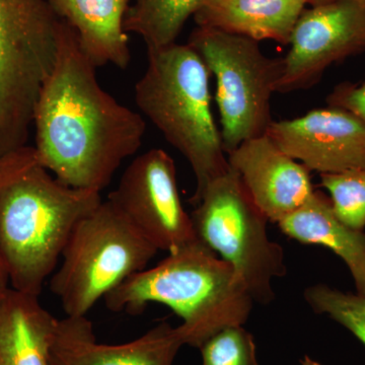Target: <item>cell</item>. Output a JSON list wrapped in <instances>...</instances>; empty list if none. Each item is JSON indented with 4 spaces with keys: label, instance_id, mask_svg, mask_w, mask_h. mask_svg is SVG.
<instances>
[{
    "label": "cell",
    "instance_id": "1",
    "mask_svg": "<svg viewBox=\"0 0 365 365\" xmlns=\"http://www.w3.org/2000/svg\"><path fill=\"white\" fill-rule=\"evenodd\" d=\"M96 69L74 31L60 20L56 58L34 110V148L60 182L101 193L140 148L146 124L102 88Z\"/></svg>",
    "mask_w": 365,
    "mask_h": 365
},
{
    "label": "cell",
    "instance_id": "2",
    "mask_svg": "<svg viewBox=\"0 0 365 365\" xmlns=\"http://www.w3.org/2000/svg\"><path fill=\"white\" fill-rule=\"evenodd\" d=\"M102 201L53 178L34 146L0 155V253L11 288L40 297L72 230Z\"/></svg>",
    "mask_w": 365,
    "mask_h": 365
},
{
    "label": "cell",
    "instance_id": "3",
    "mask_svg": "<svg viewBox=\"0 0 365 365\" xmlns=\"http://www.w3.org/2000/svg\"><path fill=\"white\" fill-rule=\"evenodd\" d=\"M104 299L117 313L139 314L151 302L169 307L182 319L176 330L182 345L197 349L222 329L244 326L255 304L232 266L199 239L127 278Z\"/></svg>",
    "mask_w": 365,
    "mask_h": 365
},
{
    "label": "cell",
    "instance_id": "4",
    "mask_svg": "<svg viewBox=\"0 0 365 365\" xmlns=\"http://www.w3.org/2000/svg\"><path fill=\"white\" fill-rule=\"evenodd\" d=\"M210 76L191 46L175 43L148 51V67L134 88L139 111L191 165V204L230 167L211 108Z\"/></svg>",
    "mask_w": 365,
    "mask_h": 365
},
{
    "label": "cell",
    "instance_id": "5",
    "mask_svg": "<svg viewBox=\"0 0 365 365\" xmlns=\"http://www.w3.org/2000/svg\"><path fill=\"white\" fill-rule=\"evenodd\" d=\"M158 252L107 199L72 230L50 288L67 317L86 316Z\"/></svg>",
    "mask_w": 365,
    "mask_h": 365
},
{
    "label": "cell",
    "instance_id": "6",
    "mask_svg": "<svg viewBox=\"0 0 365 365\" xmlns=\"http://www.w3.org/2000/svg\"><path fill=\"white\" fill-rule=\"evenodd\" d=\"M197 237L227 262L255 302L275 299L272 283L287 275L284 250L271 241L266 215L232 167L210 182L193 203Z\"/></svg>",
    "mask_w": 365,
    "mask_h": 365
},
{
    "label": "cell",
    "instance_id": "7",
    "mask_svg": "<svg viewBox=\"0 0 365 365\" xmlns=\"http://www.w3.org/2000/svg\"><path fill=\"white\" fill-rule=\"evenodd\" d=\"M59 21L47 0H0V155L28 143L56 58Z\"/></svg>",
    "mask_w": 365,
    "mask_h": 365
},
{
    "label": "cell",
    "instance_id": "8",
    "mask_svg": "<svg viewBox=\"0 0 365 365\" xmlns=\"http://www.w3.org/2000/svg\"><path fill=\"white\" fill-rule=\"evenodd\" d=\"M188 45L215 76L227 155L244 141L265 135L273 121L271 98L282 74V58L266 56L257 41L203 26L192 32Z\"/></svg>",
    "mask_w": 365,
    "mask_h": 365
},
{
    "label": "cell",
    "instance_id": "9",
    "mask_svg": "<svg viewBox=\"0 0 365 365\" xmlns=\"http://www.w3.org/2000/svg\"><path fill=\"white\" fill-rule=\"evenodd\" d=\"M108 200L158 251L172 253L198 239L182 204L174 160L160 148L134 158Z\"/></svg>",
    "mask_w": 365,
    "mask_h": 365
},
{
    "label": "cell",
    "instance_id": "10",
    "mask_svg": "<svg viewBox=\"0 0 365 365\" xmlns=\"http://www.w3.org/2000/svg\"><path fill=\"white\" fill-rule=\"evenodd\" d=\"M283 57L276 93L307 90L333 64L365 50V6L361 2L319 4L302 11Z\"/></svg>",
    "mask_w": 365,
    "mask_h": 365
},
{
    "label": "cell",
    "instance_id": "11",
    "mask_svg": "<svg viewBox=\"0 0 365 365\" xmlns=\"http://www.w3.org/2000/svg\"><path fill=\"white\" fill-rule=\"evenodd\" d=\"M266 135L319 175L365 168V125L340 108L328 106L294 119L272 121Z\"/></svg>",
    "mask_w": 365,
    "mask_h": 365
},
{
    "label": "cell",
    "instance_id": "12",
    "mask_svg": "<svg viewBox=\"0 0 365 365\" xmlns=\"http://www.w3.org/2000/svg\"><path fill=\"white\" fill-rule=\"evenodd\" d=\"M227 160L269 222L278 223L292 215L316 191L311 170L266 134L240 144L227 153Z\"/></svg>",
    "mask_w": 365,
    "mask_h": 365
},
{
    "label": "cell",
    "instance_id": "13",
    "mask_svg": "<svg viewBox=\"0 0 365 365\" xmlns=\"http://www.w3.org/2000/svg\"><path fill=\"white\" fill-rule=\"evenodd\" d=\"M182 345L176 327L158 324L123 344L98 342L83 317L59 319L50 349V365H173Z\"/></svg>",
    "mask_w": 365,
    "mask_h": 365
},
{
    "label": "cell",
    "instance_id": "14",
    "mask_svg": "<svg viewBox=\"0 0 365 365\" xmlns=\"http://www.w3.org/2000/svg\"><path fill=\"white\" fill-rule=\"evenodd\" d=\"M59 20L76 33L96 66L125 69L131 61L125 16L130 0H47Z\"/></svg>",
    "mask_w": 365,
    "mask_h": 365
},
{
    "label": "cell",
    "instance_id": "15",
    "mask_svg": "<svg viewBox=\"0 0 365 365\" xmlns=\"http://www.w3.org/2000/svg\"><path fill=\"white\" fill-rule=\"evenodd\" d=\"M307 4V0H205L193 18L198 26L288 45Z\"/></svg>",
    "mask_w": 365,
    "mask_h": 365
},
{
    "label": "cell",
    "instance_id": "16",
    "mask_svg": "<svg viewBox=\"0 0 365 365\" xmlns=\"http://www.w3.org/2000/svg\"><path fill=\"white\" fill-rule=\"evenodd\" d=\"M58 321L37 295L7 288L0 295V365H50Z\"/></svg>",
    "mask_w": 365,
    "mask_h": 365
},
{
    "label": "cell",
    "instance_id": "17",
    "mask_svg": "<svg viewBox=\"0 0 365 365\" xmlns=\"http://www.w3.org/2000/svg\"><path fill=\"white\" fill-rule=\"evenodd\" d=\"M277 225L295 241L326 247L340 257L351 273L356 294L365 297V228L356 230L341 222L329 197L314 191L302 207Z\"/></svg>",
    "mask_w": 365,
    "mask_h": 365
},
{
    "label": "cell",
    "instance_id": "18",
    "mask_svg": "<svg viewBox=\"0 0 365 365\" xmlns=\"http://www.w3.org/2000/svg\"><path fill=\"white\" fill-rule=\"evenodd\" d=\"M205 0H130L124 29L138 35L148 51L176 43L185 24Z\"/></svg>",
    "mask_w": 365,
    "mask_h": 365
},
{
    "label": "cell",
    "instance_id": "19",
    "mask_svg": "<svg viewBox=\"0 0 365 365\" xmlns=\"http://www.w3.org/2000/svg\"><path fill=\"white\" fill-rule=\"evenodd\" d=\"M304 299L314 313L326 314L365 346L364 297L326 284H314L304 290Z\"/></svg>",
    "mask_w": 365,
    "mask_h": 365
},
{
    "label": "cell",
    "instance_id": "20",
    "mask_svg": "<svg viewBox=\"0 0 365 365\" xmlns=\"http://www.w3.org/2000/svg\"><path fill=\"white\" fill-rule=\"evenodd\" d=\"M321 186L330 194L334 213L345 225L365 228V168L322 174Z\"/></svg>",
    "mask_w": 365,
    "mask_h": 365
},
{
    "label": "cell",
    "instance_id": "21",
    "mask_svg": "<svg viewBox=\"0 0 365 365\" xmlns=\"http://www.w3.org/2000/svg\"><path fill=\"white\" fill-rule=\"evenodd\" d=\"M199 350L201 365H259L253 335L244 326L222 329Z\"/></svg>",
    "mask_w": 365,
    "mask_h": 365
},
{
    "label": "cell",
    "instance_id": "22",
    "mask_svg": "<svg viewBox=\"0 0 365 365\" xmlns=\"http://www.w3.org/2000/svg\"><path fill=\"white\" fill-rule=\"evenodd\" d=\"M330 107L351 113L365 125V83H343L334 88L327 98Z\"/></svg>",
    "mask_w": 365,
    "mask_h": 365
},
{
    "label": "cell",
    "instance_id": "23",
    "mask_svg": "<svg viewBox=\"0 0 365 365\" xmlns=\"http://www.w3.org/2000/svg\"><path fill=\"white\" fill-rule=\"evenodd\" d=\"M9 281L7 276L6 266H4V259L0 253V295L9 288Z\"/></svg>",
    "mask_w": 365,
    "mask_h": 365
},
{
    "label": "cell",
    "instance_id": "24",
    "mask_svg": "<svg viewBox=\"0 0 365 365\" xmlns=\"http://www.w3.org/2000/svg\"><path fill=\"white\" fill-rule=\"evenodd\" d=\"M338 1H355L364 4L362 0H307V4H311L312 6H319V4H332V2Z\"/></svg>",
    "mask_w": 365,
    "mask_h": 365
},
{
    "label": "cell",
    "instance_id": "25",
    "mask_svg": "<svg viewBox=\"0 0 365 365\" xmlns=\"http://www.w3.org/2000/svg\"><path fill=\"white\" fill-rule=\"evenodd\" d=\"M299 365H322L319 364V362L316 361V360H314L313 359H311L309 356L304 357V359L300 361Z\"/></svg>",
    "mask_w": 365,
    "mask_h": 365
},
{
    "label": "cell",
    "instance_id": "26",
    "mask_svg": "<svg viewBox=\"0 0 365 365\" xmlns=\"http://www.w3.org/2000/svg\"><path fill=\"white\" fill-rule=\"evenodd\" d=\"M362 1H364V6H365V0H362Z\"/></svg>",
    "mask_w": 365,
    "mask_h": 365
}]
</instances>
